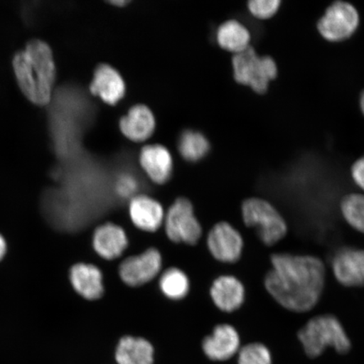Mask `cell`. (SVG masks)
Wrapping results in <instances>:
<instances>
[{"label":"cell","mask_w":364,"mask_h":364,"mask_svg":"<svg viewBox=\"0 0 364 364\" xmlns=\"http://www.w3.org/2000/svg\"><path fill=\"white\" fill-rule=\"evenodd\" d=\"M271 262L264 285L276 302L295 313L309 312L317 306L324 292L326 273L320 258L277 253Z\"/></svg>","instance_id":"cell-1"},{"label":"cell","mask_w":364,"mask_h":364,"mask_svg":"<svg viewBox=\"0 0 364 364\" xmlns=\"http://www.w3.org/2000/svg\"><path fill=\"white\" fill-rule=\"evenodd\" d=\"M13 65L26 97L38 105L48 103L55 79V66L48 45L40 40L31 41L26 51L16 54Z\"/></svg>","instance_id":"cell-2"},{"label":"cell","mask_w":364,"mask_h":364,"mask_svg":"<svg viewBox=\"0 0 364 364\" xmlns=\"http://www.w3.org/2000/svg\"><path fill=\"white\" fill-rule=\"evenodd\" d=\"M298 339L309 358H318L331 348L345 354L352 343L341 322L335 316L321 315L309 320L298 332Z\"/></svg>","instance_id":"cell-3"},{"label":"cell","mask_w":364,"mask_h":364,"mask_svg":"<svg viewBox=\"0 0 364 364\" xmlns=\"http://www.w3.org/2000/svg\"><path fill=\"white\" fill-rule=\"evenodd\" d=\"M242 218L245 225L255 228L258 237L268 247L285 238L289 226L280 212L265 199L252 198L242 204Z\"/></svg>","instance_id":"cell-4"},{"label":"cell","mask_w":364,"mask_h":364,"mask_svg":"<svg viewBox=\"0 0 364 364\" xmlns=\"http://www.w3.org/2000/svg\"><path fill=\"white\" fill-rule=\"evenodd\" d=\"M232 65L235 80L250 86L257 93L266 92L270 82L277 75L274 59L269 56H259L250 46L244 51L235 54Z\"/></svg>","instance_id":"cell-5"},{"label":"cell","mask_w":364,"mask_h":364,"mask_svg":"<svg viewBox=\"0 0 364 364\" xmlns=\"http://www.w3.org/2000/svg\"><path fill=\"white\" fill-rule=\"evenodd\" d=\"M164 225L167 237L173 242L195 245L201 238V225L194 215L193 204L186 198L176 200L166 215Z\"/></svg>","instance_id":"cell-6"},{"label":"cell","mask_w":364,"mask_h":364,"mask_svg":"<svg viewBox=\"0 0 364 364\" xmlns=\"http://www.w3.org/2000/svg\"><path fill=\"white\" fill-rule=\"evenodd\" d=\"M359 21L358 12L353 4L336 1L327 9L318 20L317 27L323 38L338 43L356 33Z\"/></svg>","instance_id":"cell-7"},{"label":"cell","mask_w":364,"mask_h":364,"mask_svg":"<svg viewBox=\"0 0 364 364\" xmlns=\"http://www.w3.org/2000/svg\"><path fill=\"white\" fill-rule=\"evenodd\" d=\"M162 267L161 252L149 248L142 254L132 256L121 263L119 275L122 282L130 287H139L153 280Z\"/></svg>","instance_id":"cell-8"},{"label":"cell","mask_w":364,"mask_h":364,"mask_svg":"<svg viewBox=\"0 0 364 364\" xmlns=\"http://www.w3.org/2000/svg\"><path fill=\"white\" fill-rule=\"evenodd\" d=\"M207 244L212 256L224 263L237 262L244 248L242 236L227 222L218 223L213 228L208 235Z\"/></svg>","instance_id":"cell-9"},{"label":"cell","mask_w":364,"mask_h":364,"mask_svg":"<svg viewBox=\"0 0 364 364\" xmlns=\"http://www.w3.org/2000/svg\"><path fill=\"white\" fill-rule=\"evenodd\" d=\"M331 270L336 281L348 288L364 286V250L344 247L331 259Z\"/></svg>","instance_id":"cell-10"},{"label":"cell","mask_w":364,"mask_h":364,"mask_svg":"<svg viewBox=\"0 0 364 364\" xmlns=\"http://www.w3.org/2000/svg\"><path fill=\"white\" fill-rule=\"evenodd\" d=\"M240 349L238 331L228 324L218 325L212 334L203 341V350L213 361H225L233 358Z\"/></svg>","instance_id":"cell-11"},{"label":"cell","mask_w":364,"mask_h":364,"mask_svg":"<svg viewBox=\"0 0 364 364\" xmlns=\"http://www.w3.org/2000/svg\"><path fill=\"white\" fill-rule=\"evenodd\" d=\"M139 164L154 183L162 185L170 180L173 171L171 154L161 144H149L141 149Z\"/></svg>","instance_id":"cell-12"},{"label":"cell","mask_w":364,"mask_h":364,"mask_svg":"<svg viewBox=\"0 0 364 364\" xmlns=\"http://www.w3.org/2000/svg\"><path fill=\"white\" fill-rule=\"evenodd\" d=\"M129 215L134 226L146 232L157 231L166 217L161 204L147 195H136L131 199Z\"/></svg>","instance_id":"cell-13"},{"label":"cell","mask_w":364,"mask_h":364,"mask_svg":"<svg viewBox=\"0 0 364 364\" xmlns=\"http://www.w3.org/2000/svg\"><path fill=\"white\" fill-rule=\"evenodd\" d=\"M156 118L150 109L144 105L131 107L120 121V129L127 139L133 142H144L156 130Z\"/></svg>","instance_id":"cell-14"},{"label":"cell","mask_w":364,"mask_h":364,"mask_svg":"<svg viewBox=\"0 0 364 364\" xmlns=\"http://www.w3.org/2000/svg\"><path fill=\"white\" fill-rule=\"evenodd\" d=\"M90 89L91 93L110 105L119 102L126 93V85L122 75L108 65L97 67Z\"/></svg>","instance_id":"cell-15"},{"label":"cell","mask_w":364,"mask_h":364,"mask_svg":"<svg viewBox=\"0 0 364 364\" xmlns=\"http://www.w3.org/2000/svg\"><path fill=\"white\" fill-rule=\"evenodd\" d=\"M92 243L95 252L110 261L122 256L129 245V239L122 227L106 223L95 230Z\"/></svg>","instance_id":"cell-16"},{"label":"cell","mask_w":364,"mask_h":364,"mask_svg":"<svg viewBox=\"0 0 364 364\" xmlns=\"http://www.w3.org/2000/svg\"><path fill=\"white\" fill-rule=\"evenodd\" d=\"M70 279L73 288L85 299L97 300L104 293L102 273L92 264H75L71 267Z\"/></svg>","instance_id":"cell-17"},{"label":"cell","mask_w":364,"mask_h":364,"mask_svg":"<svg viewBox=\"0 0 364 364\" xmlns=\"http://www.w3.org/2000/svg\"><path fill=\"white\" fill-rule=\"evenodd\" d=\"M210 295L215 306L225 312H233L242 306L245 288L241 282L233 276H221L213 282Z\"/></svg>","instance_id":"cell-18"},{"label":"cell","mask_w":364,"mask_h":364,"mask_svg":"<svg viewBox=\"0 0 364 364\" xmlns=\"http://www.w3.org/2000/svg\"><path fill=\"white\" fill-rule=\"evenodd\" d=\"M115 358L117 364H154V349L146 339L126 336L117 346Z\"/></svg>","instance_id":"cell-19"},{"label":"cell","mask_w":364,"mask_h":364,"mask_svg":"<svg viewBox=\"0 0 364 364\" xmlns=\"http://www.w3.org/2000/svg\"><path fill=\"white\" fill-rule=\"evenodd\" d=\"M216 39L222 48L236 54L250 47V33L242 23L230 20L218 27Z\"/></svg>","instance_id":"cell-20"},{"label":"cell","mask_w":364,"mask_h":364,"mask_svg":"<svg viewBox=\"0 0 364 364\" xmlns=\"http://www.w3.org/2000/svg\"><path fill=\"white\" fill-rule=\"evenodd\" d=\"M178 149L186 161L196 162L207 156L210 144L206 136L199 132L186 130L180 136Z\"/></svg>","instance_id":"cell-21"},{"label":"cell","mask_w":364,"mask_h":364,"mask_svg":"<svg viewBox=\"0 0 364 364\" xmlns=\"http://www.w3.org/2000/svg\"><path fill=\"white\" fill-rule=\"evenodd\" d=\"M159 288L168 299L180 300L188 294L190 282L183 271L172 267L163 272L159 279Z\"/></svg>","instance_id":"cell-22"},{"label":"cell","mask_w":364,"mask_h":364,"mask_svg":"<svg viewBox=\"0 0 364 364\" xmlns=\"http://www.w3.org/2000/svg\"><path fill=\"white\" fill-rule=\"evenodd\" d=\"M340 210L347 224L364 235V194L346 196L341 200Z\"/></svg>","instance_id":"cell-23"},{"label":"cell","mask_w":364,"mask_h":364,"mask_svg":"<svg viewBox=\"0 0 364 364\" xmlns=\"http://www.w3.org/2000/svg\"><path fill=\"white\" fill-rule=\"evenodd\" d=\"M238 364H272L271 351L262 343H249L240 349Z\"/></svg>","instance_id":"cell-24"},{"label":"cell","mask_w":364,"mask_h":364,"mask_svg":"<svg viewBox=\"0 0 364 364\" xmlns=\"http://www.w3.org/2000/svg\"><path fill=\"white\" fill-rule=\"evenodd\" d=\"M280 0H252L248 3L250 13L258 19H269L279 11Z\"/></svg>","instance_id":"cell-25"},{"label":"cell","mask_w":364,"mask_h":364,"mask_svg":"<svg viewBox=\"0 0 364 364\" xmlns=\"http://www.w3.org/2000/svg\"><path fill=\"white\" fill-rule=\"evenodd\" d=\"M139 188V181L130 173H124L118 177L116 182V192L122 198H133Z\"/></svg>","instance_id":"cell-26"},{"label":"cell","mask_w":364,"mask_h":364,"mask_svg":"<svg viewBox=\"0 0 364 364\" xmlns=\"http://www.w3.org/2000/svg\"><path fill=\"white\" fill-rule=\"evenodd\" d=\"M351 176L354 184L364 194V156L358 159L351 168Z\"/></svg>","instance_id":"cell-27"},{"label":"cell","mask_w":364,"mask_h":364,"mask_svg":"<svg viewBox=\"0 0 364 364\" xmlns=\"http://www.w3.org/2000/svg\"><path fill=\"white\" fill-rule=\"evenodd\" d=\"M7 252V245L6 240L0 235V262L3 260Z\"/></svg>","instance_id":"cell-28"},{"label":"cell","mask_w":364,"mask_h":364,"mask_svg":"<svg viewBox=\"0 0 364 364\" xmlns=\"http://www.w3.org/2000/svg\"><path fill=\"white\" fill-rule=\"evenodd\" d=\"M111 3L113 4L114 6H124L127 4V1H126V0H116V1H112Z\"/></svg>","instance_id":"cell-29"},{"label":"cell","mask_w":364,"mask_h":364,"mask_svg":"<svg viewBox=\"0 0 364 364\" xmlns=\"http://www.w3.org/2000/svg\"><path fill=\"white\" fill-rule=\"evenodd\" d=\"M360 107L364 115V91L360 97Z\"/></svg>","instance_id":"cell-30"}]
</instances>
